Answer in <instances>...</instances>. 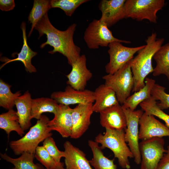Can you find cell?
Instances as JSON below:
<instances>
[{"label": "cell", "mask_w": 169, "mask_h": 169, "mask_svg": "<svg viewBox=\"0 0 169 169\" xmlns=\"http://www.w3.org/2000/svg\"><path fill=\"white\" fill-rule=\"evenodd\" d=\"M130 60L114 73L102 77L105 84L114 91L118 102L121 105L130 95L134 86Z\"/></svg>", "instance_id": "5"}, {"label": "cell", "mask_w": 169, "mask_h": 169, "mask_svg": "<svg viewBox=\"0 0 169 169\" xmlns=\"http://www.w3.org/2000/svg\"><path fill=\"white\" fill-rule=\"evenodd\" d=\"M157 169H169V145L160 161Z\"/></svg>", "instance_id": "35"}, {"label": "cell", "mask_w": 169, "mask_h": 169, "mask_svg": "<svg viewBox=\"0 0 169 169\" xmlns=\"http://www.w3.org/2000/svg\"><path fill=\"white\" fill-rule=\"evenodd\" d=\"M94 92L95 102L92 106L94 112L100 113L109 107L119 104L114 91L105 84L100 85Z\"/></svg>", "instance_id": "20"}, {"label": "cell", "mask_w": 169, "mask_h": 169, "mask_svg": "<svg viewBox=\"0 0 169 169\" xmlns=\"http://www.w3.org/2000/svg\"><path fill=\"white\" fill-rule=\"evenodd\" d=\"M11 85L0 80V106L8 110L12 109L15 105V101L20 96V91L15 93L10 90Z\"/></svg>", "instance_id": "29"}, {"label": "cell", "mask_w": 169, "mask_h": 169, "mask_svg": "<svg viewBox=\"0 0 169 169\" xmlns=\"http://www.w3.org/2000/svg\"><path fill=\"white\" fill-rule=\"evenodd\" d=\"M145 84L143 87L130 95L122 106L131 110H134L139 105L151 98L152 89L156 84L155 80L146 77L145 79Z\"/></svg>", "instance_id": "22"}, {"label": "cell", "mask_w": 169, "mask_h": 169, "mask_svg": "<svg viewBox=\"0 0 169 169\" xmlns=\"http://www.w3.org/2000/svg\"><path fill=\"white\" fill-rule=\"evenodd\" d=\"M84 39L88 47L91 49H98L100 46H108L114 42L131 43L130 41L115 38L105 23L96 19H94L89 24L84 33Z\"/></svg>", "instance_id": "7"}, {"label": "cell", "mask_w": 169, "mask_h": 169, "mask_svg": "<svg viewBox=\"0 0 169 169\" xmlns=\"http://www.w3.org/2000/svg\"><path fill=\"white\" fill-rule=\"evenodd\" d=\"M139 138L142 141L155 137H169V128L154 116L145 112L139 120Z\"/></svg>", "instance_id": "12"}, {"label": "cell", "mask_w": 169, "mask_h": 169, "mask_svg": "<svg viewBox=\"0 0 169 169\" xmlns=\"http://www.w3.org/2000/svg\"><path fill=\"white\" fill-rule=\"evenodd\" d=\"M0 128L5 131L8 136L13 131H16L21 136L24 134V131L19 123L17 111L13 109L0 115Z\"/></svg>", "instance_id": "26"}, {"label": "cell", "mask_w": 169, "mask_h": 169, "mask_svg": "<svg viewBox=\"0 0 169 169\" xmlns=\"http://www.w3.org/2000/svg\"><path fill=\"white\" fill-rule=\"evenodd\" d=\"M164 41V38H157L156 33H153L146 39L145 47L139 50L135 57L130 60L134 81L132 92H137L145 86V79L154 71L152 59Z\"/></svg>", "instance_id": "2"}, {"label": "cell", "mask_w": 169, "mask_h": 169, "mask_svg": "<svg viewBox=\"0 0 169 169\" xmlns=\"http://www.w3.org/2000/svg\"><path fill=\"white\" fill-rule=\"evenodd\" d=\"M93 103L79 104L72 109L73 127L70 138L78 139L88 130L90 123L91 116L94 112Z\"/></svg>", "instance_id": "13"}, {"label": "cell", "mask_w": 169, "mask_h": 169, "mask_svg": "<svg viewBox=\"0 0 169 169\" xmlns=\"http://www.w3.org/2000/svg\"><path fill=\"white\" fill-rule=\"evenodd\" d=\"M100 123L103 127L125 130L126 120L122 105L119 104L109 107L100 113Z\"/></svg>", "instance_id": "17"}, {"label": "cell", "mask_w": 169, "mask_h": 169, "mask_svg": "<svg viewBox=\"0 0 169 169\" xmlns=\"http://www.w3.org/2000/svg\"><path fill=\"white\" fill-rule=\"evenodd\" d=\"M47 13L34 28L38 32V38L44 34L46 35V41L42 44L40 48L43 49L47 45L53 47V49L49 53L53 54L58 52L67 58L69 64L71 66L81 56L80 48L74 44L73 40L76 24H72L64 31L59 30L50 23Z\"/></svg>", "instance_id": "1"}, {"label": "cell", "mask_w": 169, "mask_h": 169, "mask_svg": "<svg viewBox=\"0 0 169 169\" xmlns=\"http://www.w3.org/2000/svg\"><path fill=\"white\" fill-rule=\"evenodd\" d=\"M51 8L50 0H34L32 8L29 13L28 22L31 24V28L28 35L31 34L33 30L38 21Z\"/></svg>", "instance_id": "27"}, {"label": "cell", "mask_w": 169, "mask_h": 169, "mask_svg": "<svg viewBox=\"0 0 169 169\" xmlns=\"http://www.w3.org/2000/svg\"><path fill=\"white\" fill-rule=\"evenodd\" d=\"M43 146L49 155L58 162L60 163L62 157H65L64 151H60L56 145L53 138L51 136L46 138L43 142Z\"/></svg>", "instance_id": "34"}, {"label": "cell", "mask_w": 169, "mask_h": 169, "mask_svg": "<svg viewBox=\"0 0 169 169\" xmlns=\"http://www.w3.org/2000/svg\"><path fill=\"white\" fill-rule=\"evenodd\" d=\"M125 0H102L99 4L102 13L100 20L109 28L120 20L126 18Z\"/></svg>", "instance_id": "14"}, {"label": "cell", "mask_w": 169, "mask_h": 169, "mask_svg": "<svg viewBox=\"0 0 169 169\" xmlns=\"http://www.w3.org/2000/svg\"><path fill=\"white\" fill-rule=\"evenodd\" d=\"M66 169H93L85 154L68 141L64 144Z\"/></svg>", "instance_id": "18"}, {"label": "cell", "mask_w": 169, "mask_h": 169, "mask_svg": "<svg viewBox=\"0 0 169 169\" xmlns=\"http://www.w3.org/2000/svg\"><path fill=\"white\" fill-rule=\"evenodd\" d=\"M145 45L135 47H128L121 43L114 42L110 43L108 52L110 60L105 66L106 72L112 74L133 58L134 54L145 47Z\"/></svg>", "instance_id": "10"}, {"label": "cell", "mask_w": 169, "mask_h": 169, "mask_svg": "<svg viewBox=\"0 0 169 169\" xmlns=\"http://www.w3.org/2000/svg\"><path fill=\"white\" fill-rule=\"evenodd\" d=\"M49 120L46 116L42 115L36 123L31 127L29 131L22 138L11 141L9 143L10 148L16 155L24 152L35 154L39 144L52 134L48 127Z\"/></svg>", "instance_id": "4"}, {"label": "cell", "mask_w": 169, "mask_h": 169, "mask_svg": "<svg viewBox=\"0 0 169 169\" xmlns=\"http://www.w3.org/2000/svg\"><path fill=\"white\" fill-rule=\"evenodd\" d=\"M26 24L24 22H23L21 24V28L23 33V44L20 52L17 54V58L9 59L6 57H2L0 60L4 63L0 66L2 69L7 64L12 62L19 61L22 62L23 64L26 71L30 73L37 72V70L31 63L32 58L37 54V52L33 51L28 45L26 33Z\"/></svg>", "instance_id": "19"}, {"label": "cell", "mask_w": 169, "mask_h": 169, "mask_svg": "<svg viewBox=\"0 0 169 169\" xmlns=\"http://www.w3.org/2000/svg\"><path fill=\"white\" fill-rule=\"evenodd\" d=\"M104 134L100 133L95 138V141L101 145L102 149L108 148L113 153L118 159L119 165L123 168L130 169L129 158H134L125 138V130L105 128Z\"/></svg>", "instance_id": "3"}, {"label": "cell", "mask_w": 169, "mask_h": 169, "mask_svg": "<svg viewBox=\"0 0 169 169\" xmlns=\"http://www.w3.org/2000/svg\"><path fill=\"white\" fill-rule=\"evenodd\" d=\"M153 59L156 65L153 75L156 76L163 74L169 81V42L161 46L154 54Z\"/></svg>", "instance_id": "25"}, {"label": "cell", "mask_w": 169, "mask_h": 169, "mask_svg": "<svg viewBox=\"0 0 169 169\" xmlns=\"http://www.w3.org/2000/svg\"><path fill=\"white\" fill-rule=\"evenodd\" d=\"M37 164L39 169H46V168H44L42 165L38 164Z\"/></svg>", "instance_id": "37"}, {"label": "cell", "mask_w": 169, "mask_h": 169, "mask_svg": "<svg viewBox=\"0 0 169 169\" xmlns=\"http://www.w3.org/2000/svg\"><path fill=\"white\" fill-rule=\"evenodd\" d=\"M31 106V119L38 120L44 113L50 112L55 114L58 110L59 105L51 98L43 97L32 99Z\"/></svg>", "instance_id": "23"}, {"label": "cell", "mask_w": 169, "mask_h": 169, "mask_svg": "<svg viewBox=\"0 0 169 169\" xmlns=\"http://www.w3.org/2000/svg\"><path fill=\"white\" fill-rule=\"evenodd\" d=\"M164 86L156 83L151 92V97L156 100L159 101L157 105L162 110L169 108V94L166 92Z\"/></svg>", "instance_id": "33"}, {"label": "cell", "mask_w": 169, "mask_h": 169, "mask_svg": "<svg viewBox=\"0 0 169 169\" xmlns=\"http://www.w3.org/2000/svg\"><path fill=\"white\" fill-rule=\"evenodd\" d=\"M88 143L93 153V157L89 161L90 163L95 169H117L114 159H110L104 155L98 143L89 140Z\"/></svg>", "instance_id": "24"}, {"label": "cell", "mask_w": 169, "mask_h": 169, "mask_svg": "<svg viewBox=\"0 0 169 169\" xmlns=\"http://www.w3.org/2000/svg\"><path fill=\"white\" fill-rule=\"evenodd\" d=\"M141 110L147 114L155 116L163 120L169 128V115L165 113L157 105V102L151 96L140 105Z\"/></svg>", "instance_id": "30"}, {"label": "cell", "mask_w": 169, "mask_h": 169, "mask_svg": "<svg viewBox=\"0 0 169 169\" xmlns=\"http://www.w3.org/2000/svg\"><path fill=\"white\" fill-rule=\"evenodd\" d=\"M15 4L14 0H0V9L3 11L13 10Z\"/></svg>", "instance_id": "36"}, {"label": "cell", "mask_w": 169, "mask_h": 169, "mask_svg": "<svg viewBox=\"0 0 169 169\" xmlns=\"http://www.w3.org/2000/svg\"><path fill=\"white\" fill-rule=\"evenodd\" d=\"M87 0H50L51 8H59L63 10L65 14L71 16L75 10Z\"/></svg>", "instance_id": "32"}, {"label": "cell", "mask_w": 169, "mask_h": 169, "mask_svg": "<svg viewBox=\"0 0 169 169\" xmlns=\"http://www.w3.org/2000/svg\"><path fill=\"white\" fill-rule=\"evenodd\" d=\"M71 66V72L66 75L67 84L77 90H85L87 82L92 77V73L87 68L85 55H81Z\"/></svg>", "instance_id": "15"}, {"label": "cell", "mask_w": 169, "mask_h": 169, "mask_svg": "<svg viewBox=\"0 0 169 169\" xmlns=\"http://www.w3.org/2000/svg\"><path fill=\"white\" fill-rule=\"evenodd\" d=\"M164 0H127L125 3L126 18L138 21L147 19L156 23V13L165 5Z\"/></svg>", "instance_id": "6"}, {"label": "cell", "mask_w": 169, "mask_h": 169, "mask_svg": "<svg viewBox=\"0 0 169 169\" xmlns=\"http://www.w3.org/2000/svg\"><path fill=\"white\" fill-rule=\"evenodd\" d=\"M35 157L46 169H66L62 163H58L50 156L43 146L36 149Z\"/></svg>", "instance_id": "31"}, {"label": "cell", "mask_w": 169, "mask_h": 169, "mask_svg": "<svg viewBox=\"0 0 169 169\" xmlns=\"http://www.w3.org/2000/svg\"><path fill=\"white\" fill-rule=\"evenodd\" d=\"M1 157L6 161L12 164L14 167L12 169H39L37 164L33 162L35 155L24 152L17 158H13L6 153H0Z\"/></svg>", "instance_id": "28"}, {"label": "cell", "mask_w": 169, "mask_h": 169, "mask_svg": "<svg viewBox=\"0 0 169 169\" xmlns=\"http://www.w3.org/2000/svg\"><path fill=\"white\" fill-rule=\"evenodd\" d=\"M162 138L155 137L142 141L139 143L141 157L140 169H157L158 164L166 152Z\"/></svg>", "instance_id": "8"}, {"label": "cell", "mask_w": 169, "mask_h": 169, "mask_svg": "<svg viewBox=\"0 0 169 169\" xmlns=\"http://www.w3.org/2000/svg\"><path fill=\"white\" fill-rule=\"evenodd\" d=\"M122 106L126 120L127 126L125 130V139L133 154L134 161L139 165L141 163V157L139 143L138 125L139 120L144 111L141 109L132 110Z\"/></svg>", "instance_id": "9"}, {"label": "cell", "mask_w": 169, "mask_h": 169, "mask_svg": "<svg viewBox=\"0 0 169 169\" xmlns=\"http://www.w3.org/2000/svg\"><path fill=\"white\" fill-rule=\"evenodd\" d=\"M58 111L53 119L49 120L47 126L51 131L58 132L63 138L70 137L73 127L72 112V109L69 105L59 104Z\"/></svg>", "instance_id": "16"}, {"label": "cell", "mask_w": 169, "mask_h": 169, "mask_svg": "<svg viewBox=\"0 0 169 169\" xmlns=\"http://www.w3.org/2000/svg\"><path fill=\"white\" fill-rule=\"evenodd\" d=\"M32 100L30 94L27 91L15 101L19 122L23 131L28 129L31 125Z\"/></svg>", "instance_id": "21"}, {"label": "cell", "mask_w": 169, "mask_h": 169, "mask_svg": "<svg viewBox=\"0 0 169 169\" xmlns=\"http://www.w3.org/2000/svg\"><path fill=\"white\" fill-rule=\"evenodd\" d=\"M51 98L59 104L66 105H71L93 103L95 102L94 92L87 90H75L69 85L64 91L54 92Z\"/></svg>", "instance_id": "11"}]
</instances>
